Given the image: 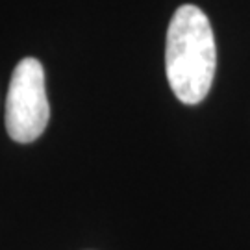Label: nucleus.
I'll return each mask as SVG.
<instances>
[{"instance_id":"f257e3e1","label":"nucleus","mask_w":250,"mask_h":250,"mask_svg":"<svg viewBox=\"0 0 250 250\" xmlns=\"http://www.w3.org/2000/svg\"><path fill=\"white\" fill-rule=\"evenodd\" d=\"M217 46L209 19L193 4L180 6L170 19L165 45V71L176 99L198 104L211 89Z\"/></svg>"},{"instance_id":"f03ea898","label":"nucleus","mask_w":250,"mask_h":250,"mask_svg":"<svg viewBox=\"0 0 250 250\" xmlns=\"http://www.w3.org/2000/svg\"><path fill=\"white\" fill-rule=\"evenodd\" d=\"M50 117L45 69L36 58H24L13 69L6 99V130L17 143H32L45 132Z\"/></svg>"}]
</instances>
